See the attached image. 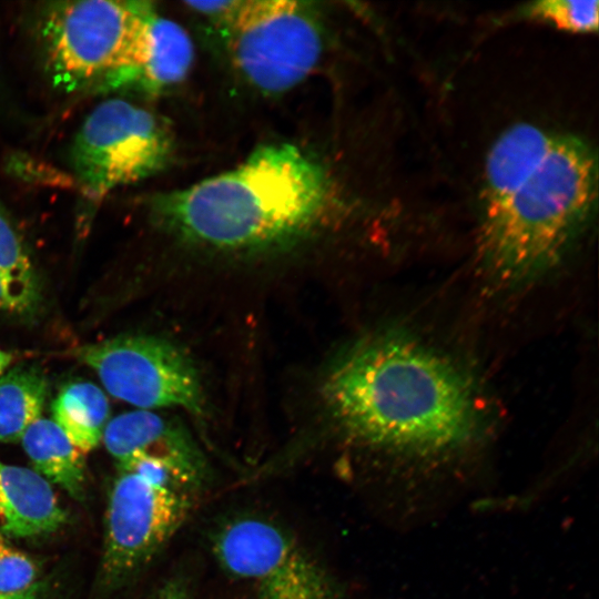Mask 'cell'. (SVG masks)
I'll return each instance as SVG.
<instances>
[{
  "label": "cell",
  "instance_id": "obj_1",
  "mask_svg": "<svg viewBox=\"0 0 599 599\" xmlns=\"http://www.w3.org/2000/svg\"><path fill=\"white\" fill-rule=\"evenodd\" d=\"M597 154L578 135L528 122L487 153L477 247L484 271L508 287L554 267L596 211Z\"/></svg>",
  "mask_w": 599,
  "mask_h": 599
},
{
  "label": "cell",
  "instance_id": "obj_2",
  "mask_svg": "<svg viewBox=\"0 0 599 599\" xmlns=\"http://www.w3.org/2000/svg\"><path fill=\"white\" fill-rule=\"evenodd\" d=\"M326 407L354 441L414 457L458 450L480 424L476 393L446 356L398 333L367 337L324 378Z\"/></svg>",
  "mask_w": 599,
  "mask_h": 599
},
{
  "label": "cell",
  "instance_id": "obj_3",
  "mask_svg": "<svg viewBox=\"0 0 599 599\" xmlns=\"http://www.w3.org/2000/svg\"><path fill=\"white\" fill-rule=\"evenodd\" d=\"M332 185L314 159L288 143L260 146L237 167L155 196L160 222L189 241L253 251L297 240L332 203Z\"/></svg>",
  "mask_w": 599,
  "mask_h": 599
},
{
  "label": "cell",
  "instance_id": "obj_4",
  "mask_svg": "<svg viewBox=\"0 0 599 599\" xmlns=\"http://www.w3.org/2000/svg\"><path fill=\"white\" fill-rule=\"evenodd\" d=\"M154 9L148 1L84 0L51 4L41 34L53 83L72 91L139 68Z\"/></svg>",
  "mask_w": 599,
  "mask_h": 599
},
{
  "label": "cell",
  "instance_id": "obj_5",
  "mask_svg": "<svg viewBox=\"0 0 599 599\" xmlns=\"http://www.w3.org/2000/svg\"><path fill=\"white\" fill-rule=\"evenodd\" d=\"M172 145L161 118L129 101L109 99L80 126L71 149L72 169L84 189L101 197L162 170Z\"/></svg>",
  "mask_w": 599,
  "mask_h": 599
},
{
  "label": "cell",
  "instance_id": "obj_6",
  "mask_svg": "<svg viewBox=\"0 0 599 599\" xmlns=\"http://www.w3.org/2000/svg\"><path fill=\"white\" fill-rule=\"evenodd\" d=\"M236 68L255 88L282 92L304 80L322 54V34L305 3L246 0L224 28Z\"/></svg>",
  "mask_w": 599,
  "mask_h": 599
},
{
  "label": "cell",
  "instance_id": "obj_7",
  "mask_svg": "<svg viewBox=\"0 0 599 599\" xmlns=\"http://www.w3.org/2000/svg\"><path fill=\"white\" fill-rule=\"evenodd\" d=\"M91 367L115 398L141 408L205 409L200 376L190 357L171 342L149 335H121L81 347Z\"/></svg>",
  "mask_w": 599,
  "mask_h": 599
},
{
  "label": "cell",
  "instance_id": "obj_8",
  "mask_svg": "<svg viewBox=\"0 0 599 599\" xmlns=\"http://www.w3.org/2000/svg\"><path fill=\"white\" fill-rule=\"evenodd\" d=\"M220 565L256 599H339L331 577L284 529L257 517L222 526L213 540Z\"/></svg>",
  "mask_w": 599,
  "mask_h": 599
},
{
  "label": "cell",
  "instance_id": "obj_9",
  "mask_svg": "<svg viewBox=\"0 0 599 599\" xmlns=\"http://www.w3.org/2000/svg\"><path fill=\"white\" fill-rule=\"evenodd\" d=\"M190 508L189 491L121 470L106 509L103 580L119 585L143 567L181 527Z\"/></svg>",
  "mask_w": 599,
  "mask_h": 599
},
{
  "label": "cell",
  "instance_id": "obj_10",
  "mask_svg": "<svg viewBox=\"0 0 599 599\" xmlns=\"http://www.w3.org/2000/svg\"><path fill=\"white\" fill-rule=\"evenodd\" d=\"M119 467L139 458L169 467L187 489L197 488L206 476V464L183 427L153 412L141 409L110 419L102 436Z\"/></svg>",
  "mask_w": 599,
  "mask_h": 599
},
{
  "label": "cell",
  "instance_id": "obj_11",
  "mask_svg": "<svg viewBox=\"0 0 599 599\" xmlns=\"http://www.w3.org/2000/svg\"><path fill=\"white\" fill-rule=\"evenodd\" d=\"M67 519L51 484L34 470L0 460V531L27 538L58 530Z\"/></svg>",
  "mask_w": 599,
  "mask_h": 599
},
{
  "label": "cell",
  "instance_id": "obj_12",
  "mask_svg": "<svg viewBox=\"0 0 599 599\" xmlns=\"http://www.w3.org/2000/svg\"><path fill=\"white\" fill-rule=\"evenodd\" d=\"M192 60L193 45L185 30L154 12L150 19L143 63L136 69L110 77L98 89L111 91L135 88L155 93L182 81Z\"/></svg>",
  "mask_w": 599,
  "mask_h": 599
},
{
  "label": "cell",
  "instance_id": "obj_13",
  "mask_svg": "<svg viewBox=\"0 0 599 599\" xmlns=\"http://www.w3.org/2000/svg\"><path fill=\"white\" fill-rule=\"evenodd\" d=\"M20 440L35 473L61 487L72 498L81 500L84 497V454L52 419L40 417L28 427Z\"/></svg>",
  "mask_w": 599,
  "mask_h": 599
},
{
  "label": "cell",
  "instance_id": "obj_14",
  "mask_svg": "<svg viewBox=\"0 0 599 599\" xmlns=\"http://www.w3.org/2000/svg\"><path fill=\"white\" fill-rule=\"evenodd\" d=\"M53 422L83 454L101 441L110 420V404L104 392L88 380L67 384L52 404Z\"/></svg>",
  "mask_w": 599,
  "mask_h": 599
},
{
  "label": "cell",
  "instance_id": "obj_15",
  "mask_svg": "<svg viewBox=\"0 0 599 599\" xmlns=\"http://www.w3.org/2000/svg\"><path fill=\"white\" fill-rule=\"evenodd\" d=\"M48 382L37 366H17L0 375V443L21 439L41 417Z\"/></svg>",
  "mask_w": 599,
  "mask_h": 599
},
{
  "label": "cell",
  "instance_id": "obj_16",
  "mask_svg": "<svg viewBox=\"0 0 599 599\" xmlns=\"http://www.w3.org/2000/svg\"><path fill=\"white\" fill-rule=\"evenodd\" d=\"M0 277L13 314L30 315L39 307L40 283L31 257L0 207Z\"/></svg>",
  "mask_w": 599,
  "mask_h": 599
},
{
  "label": "cell",
  "instance_id": "obj_17",
  "mask_svg": "<svg viewBox=\"0 0 599 599\" xmlns=\"http://www.w3.org/2000/svg\"><path fill=\"white\" fill-rule=\"evenodd\" d=\"M517 16L573 33H591L598 29V1H532L520 7Z\"/></svg>",
  "mask_w": 599,
  "mask_h": 599
},
{
  "label": "cell",
  "instance_id": "obj_18",
  "mask_svg": "<svg viewBox=\"0 0 599 599\" xmlns=\"http://www.w3.org/2000/svg\"><path fill=\"white\" fill-rule=\"evenodd\" d=\"M37 566L13 548L0 531V591H19L35 583Z\"/></svg>",
  "mask_w": 599,
  "mask_h": 599
},
{
  "label": "cell",
  "instance_id": "obj_19",
  "mask_svg": "<svg viewBox=\"0 0 599 599\" xmlns=\"http://www.w3.org/2000/svg\"><path fill=\"white\" fill-rule=\"evenodd\" d=\"M185 4L225 28L233 20L243 1H187Z\"/></svg>",
  "mask_w": 599,
  "mask_h": 599
},
{
  "label": "cell",
  "instance_id": "obj_20",
  "mask_svg": "<svg viewBox=\"0 0 599 599\" xmlns=\"http://www.w3.org/2000/svg\"><path fill=\"white\" fill-rule=\"evenodd\" d=\"M155 599H189L187 590L182 581L172 580L159 591Z\"/></svg>",
  "mask_w": 599,
  "mask_h": 599
},
{
  "label": "cell",
  "instance_id": "obj_21",
  "mask_svg": "<svg viewBox=\"0 0 599 599\" xmlns=\"http://www.w3.org/2000/svg\"><path fill=\"white\" fill-rule=\"evenodd\" d=\"M39 585L19 590V591H0V599H39Z\"/></svg>",
  "mask_w": 599,
  "mask_h": 599
},
{
  "label": "cell",
  "instance_id": "obj_22",
  "mask_svg": "<svg viewBox=\"0 0 599 599\" xmlns=\"http://www.w3.org/2000/svg\"><path fill=\"white\" fill-rule=\"evenodd\" d=\"M0 312L13 313L12 305L8 297L7 291L0 277Z\"/></svg>",
  "mask_w": 599,
  "mask_h": 599
},
{
  "label": "cell",
  "instance_id": "obj_23",
  "mask_svg": "<svg viewBox=\"0 0 599 599\" xmlns=\"http://www.w3.org/2000/svg\"><path fill=\"white\" fill-rule=\"evenodd\" d=\"M12 362V354L0 349V375L9 367Z\"/></svg>",
  "mask_w": 599,
  "mask_h": 599
}]
</instances>
